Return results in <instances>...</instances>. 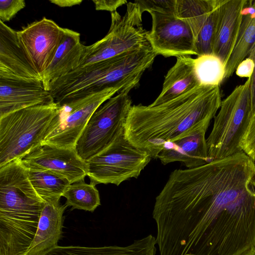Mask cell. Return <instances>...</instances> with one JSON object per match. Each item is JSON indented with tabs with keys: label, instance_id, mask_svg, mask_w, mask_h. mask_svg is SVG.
<instances>
[{
	"label": "cell",
	"instance_id": "cell-1",
	"mask_svg": "<svg viewBox=\"0 0 255 255\" xmlns=\"http://www.w3.org/2000/svg\"><path fill=\"white\" fill-rule=\"evenodd\" d=\"M156 232L160 255H241L255 247V195L220 182Z\"/></svg>",
	"mask_w": 255,
	"mask_h": 255
},
{
	"label": "cell",
	"instance_id": "cell-2",
	"mask_svg": "<svg viewBox=\"0 0 255 255\" xmlns=\"http://www.w3.org/2000/svg\"><path fill=\"white\" fill-rule=\"evenodd\" d=\"M221 102L220 86L200 85L157 106L132 105L124 126L125 136L156 158L168 144L210 123Z\"/></svg>",
	"mask_w": 255,
	"mask_h": 255
},
{
	"label": "cell",
	"instance_id": "cell-3",
	"mask_svg": "<svg viewBox=\"0 0 255 255\" xmlns=\"http://www.w3.org/2000/svg\"><path fill=\"white\" fill-rule=\"evenodd\" d=\"M58 108L54 102L21 109L0 118V167L20 159L43 142Z\"/></svg>",
	"mask_w": 255,
	"mask_h": 255
},
{
	"label": "cell",
	"instance_id": "cell-4",
	"mask_svg": "<svg viewBox=\"0 0 255 255\" xmlns=\"http://www.w3.org/2000/svg\"><path fill=\"white\" fill-rule=\"evenodd\" d=\"M250 82L249 78L222 101L207 138L210 161L242 151L240 144L252 117Z\"/></svg>",
	"mask_w": 255,
	"mask_h": 255
},
{
	"label": "cell",
	"instance_id": "cell-5",
	"mask_svg": "<svg viewBox=\"0 0 255 255\" xmlns=\"http://www.w3.org/2000/svg\"><path fill=\"white\" fill-rule=\"evenodd\" d=\"M111 13V23L108 33L94 44L84 46L78 67L150 45L148 31L142 26V13L136 3L128 2L124 15L117 11Z\"/></svg>",
	"mask_w": 255,
	"mask_h": 255
},
{
	"label": "cell",
	"instance_id": "cell-6",
	"mask_svg": "<svg viewBox=\"0 0 255 255\" xmlns=\"http://www.w3.org/2000/svg\"><path fill=\"white\" fill-rule=\"evenodd\" d=\"M152 158L133 145L122 130L104 150L88 161L90 183L119 186L131 178H137Z\"/></svg>",
	"mask_w": 255,
	"mask_h": 255
},
{
	"label": "cell",
	"instance_id": "cell-7",
	"mask_svg": "<svg viewBox=\"0 0 255 255\" xmlns=\"http://www.w3.org/2000/svg\"><path fill=\"white\" fill-rule=\"evenodd\" d=\"M129 91L118 93L92 115L75 145L79 156L87 162L108 147L124 129L132 107Z\"/></svg>",
	"mask_w": 255,
	"mask_h": 255
},
{
	"label": "cell",
	"instance_id": "cell-8",
	"mask_svg": "<svg viewBox=\"0 0 255 255\" xmlns=\"http://www.w3.org/2000/svg\"><path fill=\"white\" fill-rule=\"evenodd\" d=\"M111 88L59 106L49 124L43 142L65 148H75L89 119L105 102L119 93Z\"/></svg>",
	"mask_w": 255,
	"mask_h": 255
},
{
	"label": "cell",
	"instance_id": "cell-9",
	"mask_svg": "<svg viewBox=\"0 0 255 255\" xmlns=\"http://www.w3.org/2000/svg\"><path fill=\"white\" fill-rule=\"evenodd\" d=\"M152 26L148 31L149 44L157 55L178 57L197 56L195 40L191 29L176 14L150 13Z\"/></svg>",
	"mask_w": 255,
	"mask_h": 255
},
{
	"label": "cell",
	"instance_id": "cell-10",
	"mask_svg": "<svg viewBox=\"0 0 255 255\" xmlns=\"http://www.w3.org/2000/svg\"><path fill=\"white\" fill-rule=\"evenodd\" d=\"M27 169L48 170L67 179L70 183L84 180L88 165L75 148H65L42 142L19 159Z\"/></svg>",
	"mask_w": 255,
	"mask_h": 255
},
{
	"label": "cell",
	"instance_id": "cell-11",
	"mask_svg": "<svg viewBox=\"0 0 255 255\" xmlns=\"http://www.w3.org/2000/svg\"><path fill=\"white\" fill-rule=\"evenodd\" d=\"M63 32L64 28L45 17L16 31L20 45L41 79L54 56Z\"/></svg>",
	"mask_w": 255,
	"mask_h": 255
},
{
	"label": "cell",
	"instance_id": "cell-12",
	"mask_svg": "<svg viewBox=\"0 0 255 255\" xmlns=\"http://www.w3.org/2000/svg\"><path fill=\"white\" fill-rule=\"evenodd\" d=\"M0 79L28 83L42 82L41 77L20 45L16 31L1 21Z\"/></svg>",
	"mask_w": 255,
	"mask_h": 255
},
{
	"label": "cell",
	"instance_id": "cell-13",
	"mask_svg": "<svg viewBox=\"0 0 255 255\" xmlns=\"http://www.w3.org/2000/svg\"><path fill=\"white\" fill-rule=\"evenodd\" d=\"M247 0H221L212 54L225 64L235 47L242 24V10Z\"/></svg>",
	"mask_w": 255,
	"mask_h": 255
},
{
	"label": "cell",
	"instance_id": "cell-14",
	"mask_svg": "<svg viewBox=\"0 0 255 255\" xmlns=\"http://www.w3.org/2000/svg\"><path fill=\"white\" fill-rule=\"evenodd\" d=\"M210 123L189 134L168 144L157 155L163 164L179 161L189 168L204 165L210 161L205 134Z\"/></svg>",
	"mask_w": 255,
	"mask_h": 255
},
{
	"label": "cell",
	"instance_id": "cell-15",
	"mask_svg": "<svg viewBox=\"0 0 255 255\" xmlns=\"http://www.w3.org/2000/svg\"><path fill=\"white\" fill-rule=\"evenodd\" d=\"M54 102L42 82L0 79V118L24 108Z\"/></svg>",
	"mask_w": 255,
	"mask_h": 255
},
{
	"label": "cell",
	"instance_id": "cell-16",
	"mask_svg": "<svg viewBox=\"0 0 255 255\" xmlns=\"http://www.w3.org/2000/svg\"><path fill=\"white\" fill-rule=\"evenodd\" d=\"M60 199L44 202L37 231L28 251L27 255H43L58 246L64 222L65 204Z\"/></svg>",
	"mask_w": 255,
	"mask_h": 255
},
{
	"label": "cell",
	"instance_id": "cell-17",
	"mask_svg": "<svg viewBox=\"0 0 255 255\" xmlns=\"http://www.w3.org/2000/svg\"><path fill=\"white\" fill-rule=\"evenodd\" d=\"M84 46L79 33L64 28L61 42L42 76V82L46 90L48 91L51 82L78 67Z\"/></svg>",
	"mask_w": 255,
	"mask_h": 255
},
{
	"label": "cell",
	"instance_id": "cell-18",
	"mask_svg": "<svg viewBox=\"0 0 255 255\" xmlns=\"http://www.w3.org/2000/svg\"><path fill=\"white\" fill-rule=\"evenodd\" d=\"M194 59L191 56L176 58L165 76L160 94L150 106L167 102L201 85L195 73Z\"/></svg>",
	"mask_w": 255,
	"mask_h": 255
},
{
	"label": "cell",
	"instance_id": "cell-19",
	"mask_svg": "<svg viewBox=\"0 0 255 255\" xmlns=\"http://www.w3.org/2000/svg\"><path fill=\"white\" fill-rule=\"evenodd\" d=\"M156 238L152 235L135 240L127 246L91 247L57 246L43 255H155Z\"/></svg>",
	"mask_w": 255,
	"mask_h": 255
},
{
	"label": "cell",
	"instance_id": "cell-20",
	"mask_svg": "<svg viewBox=\"0 0 255 255\" xmlns=\"http://www.w3.org/2000/svg\"><path fill=\"white\" fill-rule=\"evenodd\" d=\"M255 46V13L244 16L238 37L225 64L224 80L230 77L238 65L249 56Z\"/></svg>",
	"mask_w": 255,
	"mask_h": 255
},
{
	"label": "cell",
	"instance_id": "cell-21",
	"mask_svg": "<svg viewBox=\"0 0 255 255\" xmlns=\"http://www.w3.org/2000/svg\"><path fill=\"white\" fill-rule=\"evenodd\" d=\"M27 170L30 183L44 202L60 199L71 184L66 178L50 171L27 169Z\"/></svg>",
	"mask_w": 255,
	"mask_h": 255
},
{
	"label": "cell",
	"instance_id": "cell-22",
	"mask_svg": "<svg viewBox=\"0 0 255 255\" xmlns=\"http://www.w3.org/2000/svg\"><path fill=\"white\" fill-rule=\"evenodd\" d=\"M218 0H176V15L190 26L195 38Z\"/></svg>",
	"mask_w": 255,
	"mask_h": 255
},
{
	"label": "cell",
	"instance_id": "cell-23",
	"mask_svg": "<svg viewBox=\"0 0 255 255\" xmlns=\"http://www.w3.org/2000/svg\"><path fill=\"white\" fill-rule=\"evenodd\" d=\"M63 196L66 199L65 205L72 209L92 212L101 205L99 192L95 185L84 180L71 183Z\"/></svg>",
	"mask_w": 255,
	"mask_h": 255
},
{
	"label": "cell",
	"instance_id": "cell-24",
	"mask_svg": "<svg viewBox=\"0 0 255 255\" xmlns=\"http://www.w3.org/2000/svg\"><path fill=\"white\" fill-rule=\"evenodd\" d=\"M194 64L201 85L220 86L224 80L225 66L218 57L212 54L197 56Z\"/></svg>",
	"mask_w": 255,
	"mask_h": 255
},
{
	"label": "cell",
	"instance_id": "cell-25",
	"mask_svg": "<svg viewBox=\"0 0 255 255\" xmlns=\"http://www.w3.org/2000/svg\"><path fill=\"white\" fill-rule=\"evenodd\" d=\"M221 0L209 15L204 25L195 38L197 56L212 54L218 18V8Z\"/></svg>",
	"mask_w": 255,
	"mask_h": 255
},
{
	"label": "cell",
	"instance_id": "cell-26",
	"mask_svg": "<svg viewBox=\"0 0 255 255\" xmlns=\"http://www.w3.org/2000/svg\"><path fill=\"white\" fill-rule=\"evenodd\" d=\"M141 12L176 14V0H136Z\"/></svg>",
	"mask_w": 255,
	"mask_h": 255
},
{
	"label": "cell",
	"instance_id": "cell-27",
	"mask_svg": "<svg viewBox=\"0 0 255 255\" xmlns=\"http://www.w3.org/2000/svg\"><path fill=\"white\" fill-rule=\"evenodd\" d=\"M241 148L253 160L255 159V115L253 116L242 138Z\"/></svg>",
	"mask_w": 255,
	"mask_h": 255
},
{
	"label": "cell",
	"instance_id": "cell-28",
	"mask_svg": "<svg viewBox=\"0 0 255 255\" xmlns=\"http://www.w3.org/2000/svg\"><path fill=\"white\" fill-rule=\"evenodd\" d=\"M25 6L23 0H0V21H9L19 11Z\"/></svg>",
	"mask_w": 255,
	"mask_h": 255
},
{
	"label": "cell",
	"instance_id": "cell-29",
	"mask_svg": "<svg viewBox=\"0 0 255 255\" xmlns=\"http://www.w3.org/2000/svg\"><path fill=\"white\" fill-rule=\"evenodd\" d=\"M97 10H107L111 13L117 11L120 6L127 4L126 0H93Z\"/></svg>",
	"mask_w": 255,
	"mask_h": 255
},
{
	"label": "cell",
	"instance_id": "cell-30",
	"mask_svg": "<svg viewBox=\"0 0 255 255\" xmlns=\"http://www.w3.org/2000/svg\"><path fill=\"white\" fill-rule=\"evenodd\" d=\"M255 63L254 59L248 56L237 66L236 74L241 78H250L254 72Z\"/></svg>",
	"mask_w": 255,
	"mask_h": 255
},
{
	"label": "cell",
	"instance_id": "cell-31",
	"mask_svg": "<svg viewBox=\"0 0 255 255\" xmlns=\"http://www.w3.org/2000/svg\"><path fill=\"white\" fill-rule=\"evenodd\" d=\"M249 56L254 59L255 63V46ZM250 78V99L253 116L255 115V67L253 75Z\"/></svg>",
	"mask_w": 255,
	"mask_h": 255
},
{
	"label": "cell",
	"instance_id": "cell-32",
	"mask_svg": "<svg viewBox=\"0 0 255 255\" xmlns=\"http://www.w3.org/2000/svg\"><path fill=\"white\" fill-rule=\"evenodd\" d=\"M49 1L59 6L70 7L76 5H79L82 2V0H50Z\"/></svg>",
	"mask_w": 255,
	"mask_h": 255
},
{
	"label": "cell",
	"instance_id": "cell-33",
	"mask_svg": "<svg viewBox=\"0 0 255 255\" xmlns=\"http://www.w3.org/2000/svg\"><path fill=\"white\" fill-rule=\"evenodd\" d=\"M241 255H255V250L254 249L250 250Z\"/></svg>",
	"mask_w": 255,
	"mask_h": 255
},
{
	"label": "cell",
	"instance_id": "cell-34",
	"mask_svg": "<svg viewBox=\"0 0 255 255\" xmlns=\"http://www.w3.org/2000/svg\"><path fill=\"white\" fill-rule=\"evenodd\" d=\"M254 162L255 163V159L254 160Z\"/></svg>",
	"mask_w": 255,
	"mask_h": 255
},
{
	"label": "cell",
	"instance_id": "cell-35",
	"mask_svg": "<svg viewBox=\"0 0 255 255\" xmlns=\"http://www.w3.org/2000/svg\"><path fill=\"white\" fill-rule=\"evenodd\" d=\"M254 249H255V247Z\"/></svg>",
	"mask_w": 255,
	"mask_h": 255
}]
</instances>
